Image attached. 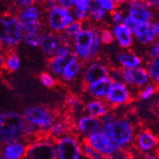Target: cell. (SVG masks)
Instances as JSON below:
<instances>
[{"label": "cell", "mask_w": 159, "mask_h": 159, "mask_svg": "<svg viewBox=\"0 0 159 159\" xmlns=\"http://www.w3.org/2000/svg\"><path fill=\"white\" fill-rule=\"evenodd\" d=\"M135 40L143 46H148L150 43L155 41L157 37L156 27L154 21H148L138 25L134 32Z\"/></svg>", "instance_id": "obj_16"}, {"label": "cell", "mask_w": 159, "mask_h": 159, "mask_svg": "<svg viewBox=\"0 0 159 159\" xmlns=\"http://www.w3.org/2000/svg\"><path fill=\"white\" fill-rule=\"evenodd\" d=\"M131 99V87L124 82H114L106 97V102L110 107H119L128 104Z\"/></svg>", "instance_id": "obj_12"}, {"label": "cell", "mask_w": 159, "mask_h": 159, "mask_svg": "<svg viewBox=\"0 0 159 159\" xmlns=\"http://www.w3.org/2000/svg\"><path fill=\"white\" fill-rule=\"evenodd\" d=\"M102 131L109 136L119 149L127 150L133 147L137 130L128 118L116 117L111 122L103 124Z\"/></svg>", "instance_id": "obj_1"}, {"label": "cell", "mask_w": 159, "mask_h": 159, "mask_svg": "<svg viewBox=\"0 0 159 159\" xmlns=\"http://www.w3.org/2000/svg\"><path fill=\"white\" fill-rule=\"evenodd\" d=\"M92 1L98 4L100 7H102L103 9L106 10L108 13L113 12L118 6L114 0H92Z\"/></svg>", "instance_id": "obj_42"}, {"label": "cell", "mask_w": 159, "mask_h": 159, "mask_svg": "<svg viewBox=\"0 0 159 159\" xmlns=\"http://www.w3.org/2000/svg\"><path fill=\"white\" fill-rule=\"evenodd\" d=\"M113 32L115 35L116 42L122 50H129L133 46L135 40L134 33L124 23L115 25L113 26Z\"/></svg>", "instance_id": "obj_20"}, {"label": "cell", "mask_w": 159, "mask_h": 159, "mask_svg": "<svg viewBox=\"0 0 159 159\" xmlns=\"http://www.w3.org/2000/svg\"><path fill=\"white\" fill-rule=\"evenodd\" d=\"M82 71H84L83 61H81L78 58H75L67 64V66L65 67L64 71H63L60 76V79H61V81L64 83H67V84L72 83L80 76V74L82 73Z\"/></svg>", "instance_id": "obj_24"}, {"label": "cell", "mask_w": 159, "mask_h": 159, "mask_svg": "<svg viewBox=\"0 0 159 159\" xmlns=\"http://www.w3.org/2000/svg\"><path fill=\"white\" fill-rule=\"evenodd\" d=\"M146 67L148 69L152 83L158 85L159 84V57L148 59Z\"/></svg>", "instance_id": "obj_31"}, {"label": "cell", "mask_w": 159, "mask_h": 159, "mask_svg": "<svg viewBox=\"0 0 159 159\" xmlns=\"http://www.w3.org/2000/svg\"><path fill=\"white\" fill-rule=\"evenodd\" d=\"M28 145L22 140H17L4 144L1 159H21L26 156Z\"/></svg>", "instance_id": "obj_18"}, {"label": "cell", "mask_w": 159, "mask_h": 159, "mask_svg": "<svg viewBox=\"0 0 159 159\" xmlns=\"http://www.w3.org/2000/svg\"><path fill=\"white\" fill-rule=\"evenodd\" d=\"M42 40V34L40 32H25L22 42L32 48H40Z\"/></svg>", "instance_id": "obj_34"}, {"label": "cell", "mask_w": 159, "mask_h": 159, "mask_svg": "<svg viewBox=\"0 0 159 159\" xmlns=\"http://www.w3.org/2000/svg\"><path fill=\"white\" fill-rule=\"evenodd\" d=\"M85 140L105 158H114L119 149L112 139L102 130L91 134L90 136L86 137Z\"/></svg>", "instance_id": "obj_11"}, {"label": "cell", "mask_w": 159, "mask_h": 159, "mask_svg": "<svg viewBox=\"0 0 159 159\" xmlns=\"http://www.w3.org/2000/svg\"><path fill=\"white\" fill-rule=\"evenodd\" d=\"M99 33H100V38L103 45H110L112 44L114 41H116L115 35L113 32V28L110 27H101L99 28Z\"/></svg>", "instance_id": "obj_37"}, {"label": "cell", "mask_w": 159, "mask_h": 159, "mask_svg": "<svg viewBox=\"0 0 159 159\" xmlns=\"http://www.w3.org/2000/svg\"><path fill=\"white\" fill-rule=\"evenodd\" d=\"M82 140L75 134L68 133L55 140L57 155L58 159H80L83 157Z\"/></svg>", "instance_id": "obj_5"}, {"label": "cell", "mask_w": 159, "mask_h": 159, "mask_svg": "<svg viewBox=\"0 0 159 159\" xmlns=\"http://www.w3.org/2000/svg\"><path fill=\"white\" fill-rule=\"evenodd\" d=\"M52 72H43L39 77L41 84L46 87H53L57 84V79Z\"/></svg>", "instance_id": "obj_40"}, {"label": "cell", "mask_w": 159, "mask_h": 159, "mask_svg": "<svg viewBox=\"0 0 159 159\" xmlns=\"http://www.w3.org/2000/svg\"><path fill=\"white\" fill-rule=\"evenodd\" d=\"M133 147L141 154L157 153L159 149V139L156 135L148 129H139L135 136Z\"/></svg>", "instance_id": "obj_9"}, {"label": "cell", "mask_w": 159, "mask_h": 159, "mask_svg": "<svg viewBox=\"0 0 159 159\" xmlns=\"http://www.w3.org/2000/svg\"><path fill=\"white\" fill-rule=\"evenodd\" d=\"M123 23L124 25L128 27V28H130L132 31H133V33L135 32V30H136V28H137V26H138V25L139 23L136 21V20H134L130 16H128V15H126V17H125V19H124V21H123Z\"/></svg>", "instance_id": "obj_45"}, {"label": "cell", "mask_w": 159, "mask_h": 159, "mask_svg": "<svg viewBox=\"0 0 159 159\" xmlns=\"http://www.w3.org/2000/svg\"><path fill=\"white\" fill-rule=\"evenodd\" d=\"M25 158L27 159H55L57 155V148H55V140L52 138H39L34 139L28 145Z\"/></svg>", "instance_id": "obj_7"}, {"label": "cell", "mask_w": 159, "mask_h": 159, "mask_svg": "<svg viewBox=\"0 0 159 159\" xmlns=\"http://www.w3.org/2000/svg\"><path fill=\"white\" fill-rule=\"evenodd\" d=\"M114 81L109 76L104 77L96 82L85 85L86 92L89 93V95L91 98L106 100V97Z\"/></svg>", "instance_id": "obj_17"}, {"label": "cell", "mask_w": 159, "mask_h": 159, "mask_svg": "<svg viewBox=\"0 0 159 159\" xmlns=\"http://www.w3.org/2000/svg\"><path fill=\"white\" fill-rule=\"evenodd\" d=\"M76 2H77V0H57L58 5L68 8V9H73Z\"/></svg>", "instance_id": "obj_47"}, {"label": "cell", "mask_w": 159, "mask_h": 159, "mask_svg": "<svg viewBox=\"0 0 159 159\" xmlns=\"http://www.w3.org/2000/svg\"><path fill=\"white\" fill-rule=\"evenodd\" d=\"M125 17H126V11L116 8L113 12L110 13V21L114 25H119V23H123Z\"/></svg>", "instance_id": "obj_39"}, {"label": "cell", "mask_w": 159, "mask_h": 159, "mask_svg": "<svg viewBox=\"0 0 159 159\" xmlns=\"http://www.w3.org/2000/svg\"><path fill=\"white\" fill-rule=\"evenodd\" d=\"M38 133H40V131L37 127L26 121L25 127V138L28 140H34L37 137Z\"/></svg>", "instance_id": "obj_41"}, {"label": "cell", "mask_w": 159, "mask_h": 159, "mask_svg": "<svg viewBox=\"0 0 159 159\" xmlns=\"http://www.w3.org/2000/svg\"><path fill=\"white\" fill-rule=\"evenodd\" d=\"M66 106L67 108L77 115L84 113V105L82 101V99L80 98L77 95H70L66 99Z\"/></svg>", "instance_id": "obj_32"}, {"label": "cell", "mask_w": 159, "mask_h": 159, "mask_svg": "<svg viewBox=\"0 0 159 159\" xmlns=\"http://www.w3.org/2000/svg\"><path fill=\"white\" fill-rule=\"evenodd\" d=\"M26 120L23 115L6 112L0 116V140L6 144L25 139V127Z\"/></svg>", "instance_id": "obj_3"}, {"label": "cell", "mask_w": 159, "mask_h": 159, "mask_svg": "<svg viewBox=\"0 0 159 159\" xmlns=\"http://www.w3.org/2000/svg\"><path fill=\"white\" fill-rule=\"evenodd\" d=\"M82 152H83V156H84L86 158H89V159H103V158H105L85 139H83V141H82Z\"/></svg>", "instance_id": "obj_33"}, {"label": "cell", "mask_w": 159, "mask_h": 159, "mask_svg": "<svg viewBox=\"0 0 159 159\" xmlns=\"http://www.w3.org/2000/svg\"><path fill=\"white\" fill-rule=\"evenodd\" d=\"M41 8L40 6H38L37 4L31 5L29 7L23 8V9H20L18 16L20 20H40L41 18Z\"/></svg>", "instance_id": "obj_28"}, {"label": "cell", "mask_w": 159, "mask_h": 159, "mask_svg": "<svg viewBox=\"0 0 159 159\" xmlns=\"http://www.w3.org/2000/svg\"><path fill=\"white\" fill-rule=\"evenodd\" d=\"M110 67L99 60H90L83 72V82L84 85L92 84L98 80L109 76Z\"/></svg>", "instance_id": "obj_15"}, {"label": "cell", "mask_w": 159, "mask_h": 159, "mask_svg": "<svg viewBox=\"0 0 159 159\" xmlns=\"http://www.w3.org/2000/svg\"><path fill=\"white\" fill-rule=\"evenodd\" d=\"M84 25L83 21L75 20L64 29V31H63L62 33L73 42V40L80 34V32L84 29Z\"/></svg>", "instance_id": "obj_30"}, {"label": "cell", "mask_w": 159, "mask_h": 159, "mask_svg": "<svg viewBox=\"0 0 159 159\" xmlns=\"http://www.w3.org/2000/svg\"><path fill=\"white\" fill-rule=\"evenodd\" d=\"M92 0H77L75 6L73 7V15L75 20L85 22L89 20L90 16V7Z\"/></svg>", "instance_id": "obj_26"}, {"label": "cell", "mask_w": 159, "mask_h": 159, "mask_svg": "<svg viewBox=\"0 0 159 159\" xmlns=\"http://www.w3.org/2000/svg\"><path fill=\"white\" fill-rule=\"evenodd\" d=\"M92 29H93V42H92V46H91V55H92V59H94L98 57V54L102 49L101 46L103 45V43L100 38L99 28L92 27Z\"/></svg>", "instance_id": "obj_36"}, {"label": "cell", "mask_w": 159, "mask_h": 159, "mask_svg": "<svg viewBox=\"0 0 159 159\" xmlns=\"http://www.w3.org/2000/svg\"><path fill=\"white\" fill-rule=\"evenodd\" d=\"M22 115L25 120L36 126L40 132L48 133L55 119L52 111L43 106L28 107Z\"/></svg>", "instance_id": "obj_6"}, {"label": "cell", "mask_w": 159, "mask_h": 159, "mask_svg": "<svg viewBox=\"0 0 159 159\" xmlns=\"http://www.w3.org/2000/svg\"><path fill=\"white\" fill-rule=\"evenodd\" d=\"M37 0H15V4L20 9H23V8L29 7L31 5L36 4Z\"/></svg>", "instance_id": "obj_46"}, {"label": "cell", "mask_w": 159, "mask_h": 159, "mask_svg": "<svg viewBox=\"0 0 159 159\" xmlns=\"http://www.w3.org/2000/svg\"><path fill=\"white\" fill-rule=\"evenodd\" d=\"M147 55L149 59L159 57V40L156 39L155 41H153L148 46Z\"/></svg>", "instance_id": "obj_43"}, {"label": "cell", "mask_w": 159, "mask_h": 159, "mask_svg": "<svg viewBox=\"0 0 159 159\" xmlns=\"http://www.w3.org/2000/svg\"><path fill=\"white\" fill-rule=\"evenodd\" d=\"M71 129V124L67 118L58 117L55 118L53 123L52 124L50 130L48 131V135L53 140H57L62 136L68 134Z\"/></svg>", "instance_id": "obj_25"}, {"label": "cell", "mask_w": 159, "mask_h": 159, "mask_svg": "<svg viewBox=\"0 0 159 159\" xmlns=\"http://www.w3.org/2000/svg\"><path fill=\"white\" fill-rule=\"evenodd\" d=\"M156 92V84L153 83H149L146 86L140 89L139 91V98L141 100H148L150 97L153 96V94Z\"/></svg>", "instance_id": "obj_38"}, {"label": "cell", "mask_w": 159, "mask_h": 159, "mask_svg": "<svg viewBox=\"0 0 159 159\" xmlns=\"http://www.w3.org/2000/svg\"><path fill=\"white\" fill-rule=\"evenodd\" d=\"M62 42L60 33L53 32V31H47L42 34V40L41 45H40V49L42 50L43 53L47 57L51 58L53 57L55 52H57V48Z\"/></svg>", "instance_id": "obj_19"}, {"label": "cell", "mask_w": 159, "mask_h": 159, "mask_svg": "<svg viewBox=\"0 0 159 159\" xmlns=\"http://www.w3.org/2000/svg\"><path fill=\"white\" fill-rule=\"evenodd\" d=\"M57 0H43V5L46 9H51V8L57 6Z\"/></svg>", "instance_id": "obj_48"}, {"label": "cell", "mask_w": 159, "mask_h": 159, "mask_svg": "<svg viewBox=\"0 0 159 159\" xmlns=\"http://www.w3.org/2000/svg\"><path fill=\"white\" fill-rule=\"evenodd\" d=\"M155 22V27H156V32H157V37L159 39V19L154 21Z\"/></svg>", "instance_id": "obj_51"}, {"label": "cell", "mask_w": 159, "mask_h": 159, "mask_svg": "<svg viewBox=\"0 0 159 159\" xmlns=\"http://www.w3.org/2000/svg\"><path fill=\"white\" fill-rule=\"evenodd\" d=\"M114 1L117 4V5H125L127 4L131 0H114Z\"/></svg>", "instance_id": "obj_50"}, {"label": "cell", "mask_w": 159, "mask_h": 159, "mask_svg": "<svg viewBox=\"0 0 159 159\" xmlns=\"http://www.w3.org/2000/svg\"><path fill=\"white\" fill-rule=\"evenodd\" d=\"M74 127L79 136H82L83 139H85L91 134L101 131L103 128V122L101 117L84 114L76 119Z\"/></svg>", "instance_id": "obj_13"}, {"label": "cell", "mask_w": 159, "mask_h": 159, "mask_svg": "<svg viewBox=\"0 0 159 159\" xmlns=\"http://www.w3.org/2000/svg\"><path fill=\"white\" fill-rule=\"evenodd\" d=\"M14 1H15V0H14Z\"/></svg>", "instance_id": "obj_52"}, {"label": "cell", "mask_w": 159, "mask_h": 159, "mask_svg": "<svg viewBox=\"0 0 159 159\" xmlns=\"http://www.w3.org/2000/svg\"><path fill=\"white\" fill-rule=\"evenodd\" d=\"M93 42L92 27H84L80 34L73 40V51L78 59L83 62H89L92 59L91 46Z\"/></svg>", "instance_id": "obj_8"}, {"label": "cell", "mask_w": 159, "mask_h": 159, "mask_svg": "<svg viewBox=\"0 0 159 159\" xmlns=\"http://www.w3.org/2000/svg\"><path fill=\"white\" fill-rule=\"evenodd\" d=\"M75 58L78 57L74 52L69 55H64V57L63 55H53L49 59L48 67H49L50 72H52L54 76L60 77L68 63Z\"/></svg>", "instance_id": "obj_22"}, {"label": "cell", "mask_w": 159, "mask_h": 159, "mask_svg": "<svg viewBox=\"0 0 159 159\" xmlns=\"http://www.w3.org/2000/svg\"><path fill=\"white\" fill-rule=\"evenodd\" d=\"M2 65L6 70L10 71V72H16V71H18L20 68L21 65L20 57H19L18 53L10 51L3 57Z\"/></svg>", "instance_id": "obj_27"}, {"label": "cell", "mask_w": 159, "mask_h": 159, "mask_svg": "<svg viewBox=\"0 0 159 159\" xmlns=\"http://www.w3.org/2000/svg\"><path fill=\"white\" fill-rule=\"evenodd\" d=\"M148 3L154 12H159V0H148Z\"/></svg>", "instance_id": "obj_49"}, {"label": "cell", "mask_w": 159, "mask_h": 159, "mask_svg": "<svg viewBox=\"0 0 159 159\" xmlns=\"http://www.w3.org/2000/svg\"><path fill=\"white\" fill-rule=\"evenodd\" d=\"M126 5V15L136 20L139 25L153 21L154 11L148 3V0H131Z\"/></svg>", "instance_id": "obj_10"}, {"label": "cell", "mask_w": 159, "mask_h": 159, "mask_svg": "<svg viewBox=\"0 0 159 159\" xmlns=\"http://www.w3.org/2000/svg\"><path fill=\"white\" fill-rule=\"evenodd\" d=\"M73 20H75V17L72 9H68L58 4L51 9H48L45 15L47 27L49 30L57 33H62Z\"/></svg>", "instance_id": "obj_4"}, {"label": "cell", "mask_w": 159, "mask_h": 159, "mask_svg": "<svg viewBox=\"0 0 159 159\" xmlns=\"http://www.w3.org/2000/svg\"><path fill=\"white\" fill-rule=\"evenodd\" d=\"M109 14L110 13H108L106 10L103 9L102 7H100L98 4L92 1L91 7H90V16H89V20L92 22L100 23L102 21H104L107 19Z\"/></svg>", "instance_id": "obj_29"}, {"label": "cell", "mask_w": 159, "mask_h": 159, "mask_svg": "<svg viewBox=\"0 0 159 159\" xmlns=\"http://www.w3.org/2000/svg\"><path fill=\"white\" fill-rule=\"evenodd\" d=\"M109 77L114 82H124L123 81V68L121 67H114L110 68Z\"/></svg>", "instance_id": "obj_44"}, {"label": "cell", "mask_w": 159, "mask_h": 159, "mask_svg": "<svg viewBox=\"0 0 159 159\" xmlns=\"http://www.w3.org/2000/svg\"><path fill=\"white\" fill-rule=\"evenodd\" d=\"M116 63L119 67L123 69H131L136 68L143 65V58L133 52L128 50H124L116 54Z\"/></svg>", "instance_id": "obj_21"}, {"label": "cell", "mask_w": 159, "mask_h": 159, "mask_svg": "<svg viewBox=\"0 0 159 159\" xmlns=\"http://www.w3.org/2000/svg\"><path fill=\"white\" fill-rule=\"evenodd\" d=\"M110 112V105L102 99L92 98L84 105V114L102 117Z\"/></svg>", "instance_id": "obj_23"}, {"label": "cell", "mask_w": 159, "mask_h": 159, "mask_svg": "<svg viewBox=\"0 0 159 159\" xmlns=\"http://www.w3.org/2000/svg\"><path fill=\"white\" fill-rule=\"evenodd\" d=\"M158 13H159V12H158Z\"/></svg>", "instance_id": "obj_53"}, {"label": "cell", "mask_w": 159, "mask_h": 159, "mask_svg": "<svg viewBox=\"0 0 159 159\" xmlns=\"http://www.w3.org/2000/svg\"><path fill=\"white\" fill-rule=\"evenodd\" d=\"M25 29L19 16L6 14L0 19V43L6 50H13L22 42Z\"/></svg>", "instance_id": "obj_2"}, {"label": "cell", "mask_w": 159, "mask_h": 159, "mask_svg": "<svg viewBox=\"0 0 159 159\" xmlns=\"http://www.w3.org/2000/svg\"><path fill=\"white\" fill-rule=\"evenodd\" d=\"M123 81L131 89H141L152 83L147 67H144L143 65L136 68L123 69Z\"/></svg>", "instance_id": "obj_14"}, {"label": "cell", "mask_w": 159, "mask_h": 159, "mask_svg": "<svg viewBox=\"0 0 159 159\" xmlns=\"http://www.w3.org/2000/svg\"><path fill=\"white\" fill-rule=\"evenodd\" d=\"M21 25L25 32H41L43 23L40 20H21Z\"/></svg>", "instance_id": "obj_35"}]
</instances>
